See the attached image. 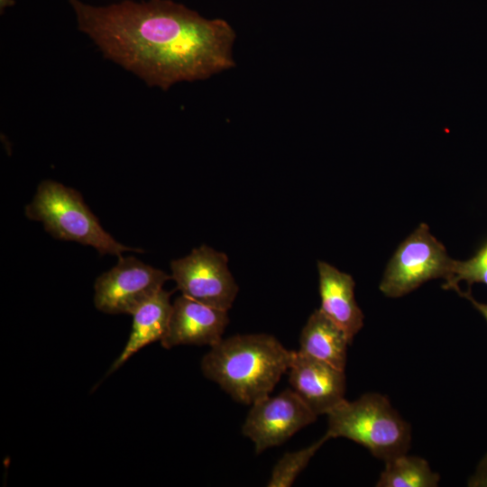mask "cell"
Segmentation results:
<instances>
[{
	"instance_id": "9a60e30c",
	"label": "cell",
	"mask_w": 487,
	"mask_h": 487,
	"mask_svg": "<svg viewBox=\"0 0 487 487\" xmlns=\"http://www.w3.org/2000/svg\"><path fill=\"white\" fill-rule=\"evenodd\" d=\"M329 439V436L325 434L317 441L305 448L285 453L273 466L266 486H291L318 449Z\"/></svg>"
},
{
	"instance_id": "ba28073f",
	"label": "cell",
	"mask_w": 487,
	"mask_h": 487,
	"mask_svg": "<svg viewBox=\"0 0 487 487\" xmlns=\"http://www.w3.org/2000/svg\"><path fill=\"white\" fill-rule=\"evenodd\" d=\"M251 406L242 434L252 440L257 455L280 446L317 418L291 388Z\"/></svg>"
},
{
	"instance_id": "2e32d148",
	"label": "cell",
	"mask_w": 487,
	"mask_h": 487,
	"mask_svg": "<svg viewBox=\"0 0 487 487\" xmlns=\"http://www.w3.org/2000/svg\"><path fill=\"white\" fill-rule=\"evenodd\" d=\"M443 284L445 289L461 290L460 281H466L469 288L473 283H483L487 286V243L474 256L466 261L453 260L447 277Z\"/></svg>"
},
{
	"instance_id": "52a82bcc",
	"label": "cell",
	"mask_w": 487,
	"mask_h": 487,
	"mask_svg": "<svg viewBox=\"0 0 487 487\" xmlns=\"http://www.w3.org/2000/svg\"><path fill=\"white\" fill-rule=\"evenodd\" d=\"M171 276L133 256H119L117 263L95 282L94 303L106 314H130L156 294Z\"/></svg>"
},
{
	"instance_id": "277c9868",
	"label": "cell",
	"mask_w": 487,
	"mask_h": 487,
	"mask_svg": "<svg viewBox=\"0 0 487 487\" xmlns=\"http://www.w3.org/2000/svg\"><path fill=\"white\" fill-rule=\"evenodd\" d=\"M24 213L29 219L42 223L52 237L92 246L102 255L142 252L117 242L103 228L78 191L55 180L39 184Z\"/></svg>"
},
{
	"instance_id": "30bf717a",
	"label": "cell",
	"mask_w": 487,
	"mask_h": 487,
	"mask_svg": "<svg viewBox=\"0 0 487 487\" xmlns=\"http://www.w3.org/2000/svg\"><path fill=\"white\" fill-rule=\"evenodd\" d=\"M229 324L228 311L180 295L172 303L167 331L161 340L164 348L181 345H216Z\"/></svg>"
},
{
	"instance_id": "8fae6325",
	"label": "cell",
	"mask_w": 487,
	"mask_h": 487,
	"mask_svg": "<svg viewBox=\"0 0 487 487\" xmlns=\"http://www.w3.org/2000/svg\"><path fill=\"white\" fill-rule=\"evenodd\" d=\"M320 310L335 322L353 342L363 326V313L354 298L353 277L333 265L317 262Z\"/></svg>"
},
{
	"instance_id": "5b68a950",
	"label": "cell",
	"mask_w": 487,
	"mask_h": 487,
	"mask_svg": "<svg viewBox=\"0 0 487 487\" xmlns=\"http://www.w3.org/2000/svg\"><path fill=\"white\" fill-rule=\"evenodd\" d=\"M453 259L422 223L402 242L384 271L380 290L387 297L404 296L424 282L447 277Z\"/></svg>"
},
{
	"instance_id": "6da1fadb",
	"label": "cell",
	"mask_w": 487,
	"mask_h": 487,
	"mask_svg": "<svg viewBox=\"0 0 487 487\" xmlns=\"http://www.w3.org/2000/svg\"><path fill=\"white\" fill-rule=\"evenodd\" d=\"M78 28L103 55L164 91L207 79L235 66L236 32L172 0H124L95 6L67 0Z\"/></svg>"
},
{
	"instance_id": "8992f818",
	"label": "cell",
	"mask_w": 487,
	"mask_h": 487,
	"mask_svg": "<svg viewBox=\"0 0 487 487\" xmlns=\"http://www.w3.org/2000/svg\"><path fill=\"white\" fill-rule=\"evenodd\" d=\"M171 279L181 294L206 305L229 310L239 287L225 253L202 244L170 262Z\"/></svg>"
},
{
	"instance_id": "4fadbf2b",
	"label": "cell",
	"mask_w": 487,
	"mask_h": 487,
	"mask_svg": "<svg viewBox=\"0 0 487 487\" xmlns=\"http://www.w3.org/2000/svg\"><path fill=\"white\" fill-rule=\"evenodd\" d=\"M350 344L344 330L318 308L301 330L298 351L345 371Z\"/></svg>"
},
{
	"instance_id": "ac0fdd59",
	"label": "cell",
	"mask_w": 487,
	"mask_h": 487,
	"mask_svg": "<svg viewBox=\"0 0 487 487\" xmlns=\"http://www.w3.org/2000/svg\"><path fill=\"white\" fill-rule=\"evenodd\" d=\"M457 293L461 297H464L466 299H468L473 304V306L482 315V317L485 318L487 322V303H481L477 301L476 299H474V298L472 296L470 289L467 291L460 290Z\"/></svg>"
},
{
	"instance_id": "5bb4252c",
	"label": "cell",
	"mask_w": 487,
	"mask_h": 487,
	"mask_svg": "<svg viewBox=\"0 0 487 487\" xmlns=\"http://www.w3.org/2000/svg\"><path fill=\"white\" fill-rule=\"evenodd\" d=\"M384 464L376 487H436L439 484L440 475L422 457L406 453Z\"/></svg>"
},
{
	"instance_id": "9c48e42d",
	"label": "cell",
	"mask_w": 487,
	"mask_h": 487,
	"mask_svg": "<svg viewBox=\"0 0 487 487\" xmlns=\"http://www.w3.org/2000/svg\"><path fill=\"white\" fill-rule=\"evenodd\" d=\"M288 372L291 389L317 416L327 415L345 399L343 370L293 351Z\"/></svg>"
},
{
	"instance_id": "d6986e66",
	"label": "cell",
	"mask_w": 487,
	"mask_h": 487,
	"mask_svg": "<svg viewBox=\"0 0 487 487\" xmlns=\"http://www.w3.org/2000/svg\"><path fill=\"white\" fill-rule=\"evenodd\" d=\"M14 3H15L14 0H0V10H1V13H3V11H4L6 7H9V6L14 5Z\"/></svg>"
},
{
	"instance_id": "3957f363",
	"label": "cell",
	"mask_w": 487,
	"mask_h": 487,
	"mask_svg": "<svg viewBox=\"0 0 487 487\" xmlns=\"http://www.w3.org/2000/svg\"><path fill=\"white\" fill-rule=\"evenodd\" d=\"M327 434L331 438L345 437L386 462L408 453L411 427L380 393L369 392L349 401L344 400L327 414Z\"/></svg>"
},
{
	"instance_id": "7c38bea8",
	"label": "cell",
	"mask_w": 487,
	"mask_h": 487,
	"mask_svg": "<svg viewBox=\"0 0 487 487\" xmlns=\"http://www.w3.org/2000/svg\"><path fill=\"white\" fill-rule=\"evenodd\" d=\"M172 292L161 289L142 302L133 313L131 334L124 350L112 364L109 372L120 368L139 350L164 336L170 317Z\"/></svg>"
},
{
	"instance_id": "e0dca14e",
	"label": "cell",
	"mask_w": 487,
	"mask_h": 487,
	"mask_svg": "<svg viewBox=\"0 0 487 487\" xmlns=\"http://www.w3.org/2000/svg\"><path fill=\"white\" fill-rule=\"evenodd\" d=\"M469 487H487V454L478 464L467 482Z\"/></svg>"
},
{
	"instance_id": "7a4b0ae2",
	"label": "cell",
	"mask_w": 487,
	"mask_h": 487,
	"mask_svg": "<svg viewBox=\"0 0 487 487\" xmlns=\"http://www.w3.org/2000/svg\"><path fill=\"white\" fill-rule=\"evenodd\" d=\"M292 353L269 334L234 335L211 346L200 367L233 400L252 405L270 395L288 372Z\"/></svg>"
}]
</instances>
